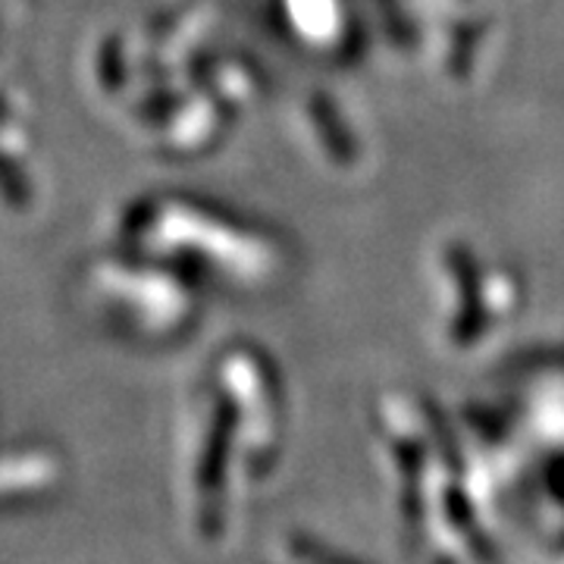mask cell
Returning a JSON list of instances; mask_svg holds the SVG:
<instances>
[{"instance_id":"obj_1","label":"cell","mask_w":564,"mask_h":564,"mask_svg":"<svg viewBox=\"0 0 564 564\" xmlns=\"http://www.w3.org/2000/svg\"><path fill=\"white\" fill-rule=\"evenodd\" d=\"M202 285L180 270L113 242L85 267V295L98 317L129 343H173L202 314Z\"/></svg>"},{"instance_id":"obj_2","label":"cell","mask_w":564,"mask_h":564,"mask_svg":"<svg viewBox=\"0 0 564 564\" xmlns=\"http://www.w3.org/2000/svg\"><path fill=\"white\" fill-rule=\"evenodd\" d=\"M39 120L0 44V210L22 217L41 198Z\"/></svg>"},{"instance_id":"obj_3","label":"cell","mask_w":564,"mask_h":564,"mask_svg":"<svg viewBox=\"0 0 564 564\" xmlns=\"http://www.w3.org/2000/svg\"><path fill=\"white\" fill-rule=\"evenodd\" d=\"M63 480V458L51 443L3 436L0 421V511L47 499Z\"/></svg>"}]
</instances>
